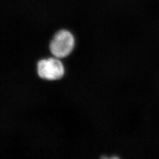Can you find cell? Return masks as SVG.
I'll use <instances>...</instances> for the list:
<instances>
[{"instance_id": "obj_1", "label": "cell", "mask_w": 159, "mask_h": 159, "mask_svg": "<svg viewBox=\"0 0 159 159\" xmlns=\"http://www.w3.org/2000/svg\"><path fill=\"white\" fill-rule=\"evenodd\" d=\"M75 39L71 32L61 30L56 33L50 44V50L54 57L61 59L69 56L74 50Z\"/></svg>"}, {"instance_id": "obj_2", "label": "cell", "mask_w": 159, "mask_h": 159, "mask_svg": "<svg viewBox=\"0 0 159 159\" xmlns=\"http://www.w3.org/2000/svg\"><path fill=\"white\" fill-rule=\"evenodd\" d=\"M37 68L40 78L48 81L61 79L65 74V68L62 61L60 58L54 56L40 60Z\"/></svg>"}]
</instances>
